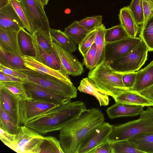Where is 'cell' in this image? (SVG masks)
<instances>
[{"instance_id": "obj_6", "label": "cell", "mask_w": 153, "mask_h": 153, "mask_svg": "<svg viewBox=\"0 0 153 153\" xmlns=\"http://www.w3.org/2000/svg\"><path fill=\"white\" fill-rule=\"evenodd\" d=\"M153 131V124L143 118L127 123L112 125L111 131L107 140L110 143L127 140L138 134Z\"/></svg>"}, {"instance_id": "obj_38", "label": "cell", "mask_w": 153, "mask_h": 153, "mask_svg": "<svg viewBox=\"0 0 153 153\" xmlns=\"http://www.w3.org/2000/svg\"><path fill=\"white\" fill-rule=\"evenodd\" d=\"M128 7L137 24L142 25L143 22V0H131Z\"/></svg>"}, {"instance_id": "obj_50", "label": "cell", "mask_w": 153, "mask_h": 153, "mask_svg": "<svg viewBox=\"0 0 153 153\" xmlns=\"http://www.w3.org/2000/svg\"><path fill=\"white\" fill-rule=\"evenodd\" d=\"M10 3V0H0V9L7 5Z\"/></svg>"}, {"instance_id": "obj_2", "label": "cell", "mask_w": 153, "mask_h": 153, "mask_svg": "<svg viewBox=\"0 0 153 153\" xmlns=\"http://www.w3.org/2000/svg\"><path fill=\"white\" fill-rule=\"evenodd\" d=\"M85 109L86 105L82 101L71 102L52 108L25 125L45 134L60 130Z\"/></svg>"}, {"instance_id": "obj_24", "label": "cell", "mask_w": 153, "mask_h": 153, "mask_svg": "<svg viewBox=\"0 0 153 153\" xmlns=\"http://www.w3.org/2000/svg\"><path fill=\"white\" fill-rule=\"evenodd\" d=\"M0 65L17 71L27 68L21 56L9 52L0 47Z\"/></svg>"}, {"instance_id": "obj_1", "label": "cell", "mask_w": 153, "mask_h": 153, "mask_svg": "<svg viewBox=\"0 0 153 153\" xmlns=\"http://www.w3.org/2000/svg\"><path fill=\"white\" fill-rule=\"evenodd\" d=\"M98 108L85 109L76 118L59 130V141L64 153H77L79 143L91 129L104 122Z\"/></svg>"}, {"instance_id": "obj_44", "label": "cell", "mask_w": 153, "mask_h": 153, "mask_svg": "<svg viewBox=\"0 0 153 153\" xmlns=\"http://www.w3.org/2000/svg\"><path fill=\"white\" fill-rule=\"evenodd\" d=\"M0 72H3L21 79L22 81L27 79V76L25 74L1 65H0Z\"/></svg>"}, {"instance_id": "obj_49", "label": "cell", "mask_w": 153, "mask_h": 153, "mask_svg": "<svg viewBox=\"0 0 153 153\" xmlns=\"http://www.w3.org/2000/svg\"><path fill=\"white\" fill-rule=\"evenodd\" d=\"M22 82V80L8 74L0 72V82Z\"/></svg>"}, {"instance_id": "obj_11", "label": "cell", "mask_w": 153, "mask_h": 153, "mask_svg": "<svg viewBox=\"0 0 153 153\" xmlns=\"http://www.w3.org/2000/svg\"><path fill=\"white\" fill-rule=\"evenodd\" d=\"M20 153H39L45 137L25 125L20 126L16 134Z\"/></svg>"}, {"instance_id": "obj_43", "label": "cell", "mask_w": 153, "mask_h": 153, "mask_svg": "<svg viewBox=\"0 0 153 153\" xmlns=\"http://www.w3.org/2000/svg\"><path fill=\"white\" fill-rule=\"evenodd\" d=\"M122 81L125 87L128 90L131 89L136 81L137 72H131L122 73Z\"/></svg>"}, {"instance_id": "obj_25", "label": "cell", "mask_w": 153, "mask_h": 153, "mask_svg": "<svg viewBox=\"0 0 153 153\" xmlns=\"http://www.w3.org/2000/svg\"><path fill=\"white\" fill-rule=\"evenodd\" d=\"M128 140L143 153H153V131L138 134Z\"/></svg>"}, {"instance_id": "obj_39", "label": "cell", "mask_w": 153, "mask_h": 153, "mask_svg": "<svg viewBox=\"0 0 153 153\" xmlns=\"http://www.w3.org/2000/svg\"><path fill=\"white\" fill-rule=\"evenodd\" d=\"M0 139L11 149L17 153H20L17 144L16 134H10L0 128Z\"/></svg>"}, {"instance_id": "obj_18", "label": "cell", "mask_w": 153, "mask_h": 153, "mask_svg": "<svg viewBox=\"0 0 153 153\" xmlns=\"http://www.w3.org/2000/svg\"><path fill=\"white\" fill-rule=\"evenodd\" d=\"M18 100L4 88L0 87V106L20 126L18 110Z\"/></svg>"}, {"instance_id": "obj_27", "label": "cell", "mask_w": 153, "mask_h": 153, "mask_svg": "<svg viewBox=\"0 0 153 153\" xmlns=\"http://www.w3.org/2000/svg\"><path fill=\"white\" fill-rule=\"evenodd\" d=\"M18 39L21 56H35L32 35L22 28L18 32Z\"/></svg>"}, {"instance_id": "obj_15", "label": "cell", "mask_w": 153, "mask_h": 153, "mask_svg": "<svg viewBox=\"0 0 153 153\" xmlns=\"http://www.w3.org/2000/svg\"><path fill=\"white\" fill-rule=\"evenodd\" d=\"M21 57L27 68L51 76L65 82L72 83L68 75L44 64L37 60L35 56L22 55Z\"/></svg>"}, {"instance_id": "obj_7", "label": "cell", "mask_w": 153, "mask_h": 153, "mask_svg": "<svg viewBox=\"0 0 153 153\" xmlns=\"http://www.w3.org/2000/svg\"><path fill=\"white\" fill-rule=\"evenodd\" d=\"M59 106L60 105L30 99L18 100V110L20 125H25L29 121Z\"/></svg>"}, {"instance_id": "obj_9", "label": "cell", "mask_w": 153, "mask_h": 153, "mask_svg": "<svg viewBox=\"0 0 153 153\" xmlns=\"http://www.w3.org/2000/svg\"><path fill=\"white\" fill-rule=\"evenodd\" d=\"M112 125L104 122L89 131L81 141L77 153H90L107 140Z\"/></svg>"}, {"instance_id": "obj_37", "label": "cell", "mask_w": 153, "mask_h": 153, "mask_svg": "<svg viewBox=\"0 0 153 153\" xmlns=\"http://www.w3.org/2000/svg\"><path fill=\"white\" fill-rule=\"evenodd\" d=\"M33 39L37 44L43 50L49 53L54 51L51 39L38 31L32 34Z\"/></svg>"}, {"instance_id": "obj_53", "label": "cell", "mask_w": 153, "mask_h": 153, "mask_svg": "<svg viewBox=\"0 0 153 153\" xmlns=\"http://www.w3.org/2000/svg\"><path fill=\"white\" fill-rule=\"evenodd\" d=\"M38 0L39 1V0Z\"/></svg>"}, {"instance_id": "obj_51", "label": "cell", "mask_w": 153, "mask_h": 153, "mask_svg": "<svg viewBox=\"0 0 153 153\" xmlns=\"http://www.w3.org/2000/svg\"><path fill=\"white\" fill-rule=\"evenodd\" d=\"M42 4L44 7L48 3L49 0H39Z\"/></svg>"}, {"instance_id": "obj_30", "label": "cell", "mask_w": 153, "mask_h": 153, "mask_svg": "<svg viewBox=\"0 0 153 153\" xmlns=\"http://www.w3.org/2000/svg\"><path fill=\"white\" fill-rule=\"evenodd\" d=\"M0 87L4 88L19 100L30 99L25 91L22 82H0Z\"/></svg>"}, {"instance_id": "obj_8", "label": "cell", "mask_w": 153, "mask_h": 153, "mask_svg": "<svg viewBox=\"0 0 153 153\" xmlns=\"http://www.w3.org/2000/svg\"><path fill=\"white\" fill-rule=\"evenodd\" d=\"M22 82L26 94L30 99L53 103L58 105L71 102V98L55 93L32 82L25 80Z\"/></svg>"}, {"instance_id": "obj_22", "label": "cell", "mask_w": 153, "mask_h": 153, "mask_svg": "<svg viewBox=\"0 0 153 153\" xmlns=\"http://www.w3.org/2000/svg\"><path fill=\"white\" fill-rule=\"evenodd\" d=\"M18 32L0 28V47L5 50L21 56L18 39Z\"/></svg>"}, {"instance_id": "obj_46", "label": "cell", "mask_w": 153, "mask_h": 153, "mask_svg": "<svg viewBox=\"0 0 153 153\" xmlns=\"http://www.w3.org/2000/svg\"><path fill=\"white\" fill-rule=\"evenodd\" d=\"M90 153H112L111 143L106 140L92 150Z\"/></svg>"}, {"instance_id": "obj_20", "label": "cell", "mask_w": 153, "mask_h": 153, "mask_svg": "<svg viewBox=\"0 0 153 153\" xmlns=\"http://www.w3.org/2000/svg\"><path fill=\"white\" fill-rule=\"evenodd\" d=\"M32 39L35 52V57L36 59L44 64L53 69L61 71L65 74L54 49L52 53H49L42 49L37 44L33 36Z\"/></svg>"}, {"instance_id": "obj_14", "label": "cell", "mask_w": 153, "mask_h": 153, "mask_svg": "<svg viewBox=\"0 0 153 153\" xmlns=\"http://www.w3.org/2000/svg\"><path fill=\"white\" fill-rule=\"evenodd\" d=\"M0 28L17 32L24 28L22 21L10 2L0 9Z\"/></svg>"}, {"instance_id": "obj_45", "label": "cell", "mask_w": 153, "mask_h": 153, "mask_svg": "<svg viewBox=\"0 0 153 153\" xmlns=\"http://www.w3.org/2000/svg\"><path fill=\"white\" fill-rule=\"evenodd\" d=\"M143 22L141 26L146 23L150 17L153 15V8L146 0H143Z\"/></svg>"}, {"instance_id": "obj_13", "label": "cell", "mask_w": 153, "mask_h": 153, "mask_svg": "<svg viewBox=\"0 0 153 153\" xmlns=\"http://www.w3.org/2000/svg\"><path fill=\"white\" fill-rule=\"evenodd\" d=\"M52 45L65 74L76 76L83 72L82 64L72 53L65 50L54 42H52Z\"/></svg>"}, {"instance_id": "obj_28", "label": "cell", "mask_w": 153, "mask_h": 153, "mask_svg": "<svg viewBox=\"0 0 153 153\" xmlns=\"http://www.w3.org/2000/svg\"><path fill=\"white\" fill-rule=\"evenodd\" d=\"M97 33L94 41L96 46L95 66L101 64L105 60V52L106 42L105 35L106 28L102 24L96 28Z\"/></svg>"}, {"instance_id": "obj_26", "label": "cell", "mask_w": 153, "mask_h": 153, "mask_svg": "<svg viewBox=\"0 0 153 153\" xmlns=\"http://www.w3.org/2000/svg\"><path fill=\"white\" fill-rule=\"evenodd\" d=\"M51 37L54 42L66 51L72 53L76 49V44L64 32L60 30L52 29L50 30Z\"/></svg>"}, {"instance_id": "obj_4", "label": "cell", "mask_w": 153, "mask_h": 153, "mask_svg": "<svg viewBox=\"0 0 153 153\" xmlns=\"http://www.w3.org/2000/svg\"><path fill=\"white\" fill-rule=\"evenodd\" d=\"M26 75L28 80L34 82L57 94L72 98L76 97L77 90L72 83L29 69L18 71Z\"/></svg>"}, {"instance_id": "obj_32", "label": "cell", "mask_w": 153, "mask_h": 153, "mask_svg": "<svg viewBox=\"0 0 153 153\" xmlns=\"http://www.w3.org/2000/svg\"><path fill=\"white\" fill-rule=\"evenodd\" d=\"M20 126L0 106V128L13 134H16Z\"/></svg>"}, {"instance_id": "obj_36", "label": "cell", "mask_w": 153, "mask_h": 153, "mask_svg": "<svg viewBox=\"0 0 153 153\" xmlns=\"http://www.w3.org/2000/svg\"><path fill=\"white\" fill-rule=\"evenodd\" d=\"M111 147L112 153H143L128 140L113 143Z\"/></svg>"}, {"instance_id": "obj_41", "label": "cell", "mask_w": 153, "mask_h": 153, "mask_svg": "<svg viewBox=\"0 0 153 153\" xmlns=\"http://www.w3.org/2000/svg\"><path fill=\"white\" fill-rule=\"evenodd\" d=\"M96 33V28L91 31L79 45V50L83 56L87 53L92 45L94 43Z\"/></svg>"}, {"instance_id": "obj_21", "label": "cell", "mask_w": 153, "mask_h": 153, "mask_svg": "<svg viewBox=\"0 0 153 153\" xmlns=\"http://www.w3.org/2000/svg\"><path fill=\"white\" fill-rule=\"evenodd\" d=\"M114 100L115 102L142 105L144 107L153 106V102L142 95L137 92L130 90L122 92Z\"/></svg>"}, {"instance_id": "obj_10", "label": "cell", "mask_w": 153, "mask_h": 153, "mask_svg": "<svg viewBox=\"0 0 153 153\" xmlns=\"http://www.w3.org/2000/svg\"><path fill=\"white\" fill-rule=\"evenodd\" d=\"M21 0L32 20L33 33L38 31L51 38V27L44 6L38 0Z\"/></svg>"}, {"instance_id": "obj_47", "label": "cell", "mask_w": 153, "mask_h": 153, "mask_svg": "<svg viewBox=\"0 0 153 153\" xmlns=\"http://www.w3.org/2000/svg\"><path fill=\"white\" fill-rule=\"evenodd\" d=\"M140 117L144 119L153 124V107H148L140 114Z\"/></svg>"}, {"instance_id": "obj_16", "label": "cell", "mask_w": 153, "mask_h": 153, "mask_svg": "<svg viewBox=\"0 0 153 153\" xmlns=\"http://www.w3.org/2000/svg\"><path fill=\"white\" fill-rule=\"evenodd\" d=\"M144 107L142 105L115 102L107 108L106 112L108 117L111 119L134 117L140 115L144 111Z\"/></svg>"}, {"instance_id": "obj_17", "label": "cell", "mask_w": 153, "mask_h": 153, "mask_svg": "<svg viewBox=\"0 0 153 153\" xmlns=\"http://www.w3.org/2000/svg\"><path fill=\"white\" fill-rule=\"evenodd\" d=\"M78 89L81 92L94 96L98 100L100 106H106L109 104V96L102 91L88 77L83 78L81 80Z\"/></svg>"}, {"instance_id": "obj_31", "label": "cell", "mask_w": 153, "mask_h": 153, "mask_svg": "<svg viewBox=\"0 0 153 153\" xmlns=\"http://www.w3.org/2000/svg\"><path fill=\"white\" fill-rule=\"evenodd\" d=\"M90 31L84 28L79 25L78 21L75 20L65 28L64 32L79 45Z\"/></svg>"}, {"instance_id": "obj_19", "label": "cell", "mask_w": 153, "mask_h": 153, "mask_svg": "<svg viewBox=\"0 0 153 153\" xmlns=\"http://www.w3.org/2000/svg\"><path fill=\"white\" fill-rule=\"evenodd\" d=\"M121 25L128 36L136 37L140 32V27L137 23L130 10L127 7H124L120 10L118 15Z\"/></svg>"}, {"instance_id": "obj_33", "label": "cell", "mask_w": 153, "mask_h": 153, "mask_svg": "<svg viewBox=\"0 0 153 153\" xmlns=\"http://www.w3.org/2000/svg\"><path fill=\"white\" fill-rule=\"evenodd\" d=\"M139 37L147 45L149 51H153V15L141 27Z\"/></svg>"}, {"instance_id": "obj_34", "label": "cell", "mask_w": 153, "mask_h": 153, "mask_svg": "<svg viewBox=\"0 0 153 153\" xmlns=\"http://www.w3.org/2000/svg\"><path fill=\"white\" fill-rule=\"evenodd\" d=\"M128 36L126 32L120 24L105 30V38L106 43L118 41Z\"/></svg>"}, {"instance_id": "obj_5", "label": "cell", "mask_w": 153, "mask_h": 153, "mask_svg": "<svg viewBox=\"0 0 153 153\" xmlns=\"http://www.w3.org/2000/svg\"><path fill=\"white\" fill-rule=\"evenodd\" d=\"M148 49L142 40L126 55L110 63L115 71L121 73L138 71L147 60Z\"/></svg>"}, {"instance_id": "obj_52", "label": "cell", "mask_w": 153, "mask_h": 153, "mask_svg": "<svg viewBox=\"0 0 153 153\" xmlns=\"http://www.w3.org/2000/svg\"><path fill=\"white\" fill-rule=\"evenodd\" d=\"M153 8V0H146Z\"/></svg>"}, {"instance_id": "obj_40", "label": "cell", "mask_w": 153, "mask_h": 153, "mask_svg": "<svg viewBox=\"0 0 153 153\" xmlns=\"http://www.w3.org/2000/svg\"><path fill=\"white\" fill-rule=\"evenodd\" d=\"M102 16L87 17L78 21L79 24L85 29L89 31L97 27L102 24Z\"/></svg>"}, {"instance_id": "obj_29", "label": "cell", "mask_w": 153, "mask_h": 153, "mask_svg": "<svg viewBox=\"0 0 153 153\" xmlns=\"http://www.w3.org/2000/svg\"><path fill=\"white\" fill-rule=\"evenodd\" d=\"M16 13L22 21L24 28L31 34L33 33L32 20L21 0H10Z\"/></svg>"}, {"instance_id": "obj_12", "label": "cell", "mask_w": 153, "mask_h": 153, "mask_svg": "<svg viewBox=\"0 0 153 153\" xmlns=\"http://www.w3.org/2000/svg\"><path fill=\"white\" fill-rule=\"evenodd\" d=\"M140 37L128 36L118 41L106 43L105 60L110 63L124 56L141 41Z\"/></svg>"}, {"instance_id": "obj_42", "label": "cell", "mask_w": 153, "mask_h": 153, "mask_svg": "<svg viewBox=\"0 0 153 153\" xmlns=\"http://www.w3.org/2000/svg\"><path fill=\"white\" fill-rule=\"evenodd\" d=\"M96 45L94 43L87 53L83 56V63L89 70H91L96 67Z\"/></svg>"}, {"instance_id": "obj_3", "label": "cell", "mask_w": 153, "mask_h": 153, "mask_svg": "<svg viewBox=\"0 0 153 153\" xmlns=\"http://www.w3.org/2000/svg\"><path fill=\"white\" fill-rule=\"evenodd\" d=\"M122 73L115 71L110 63L104 60L91 70L88 77L92 80L103 92L114 99L122 92L129 90L124 86Z\"/></svg>"}, {"instance_id": "obj_35", "label": "cell", "mask_w": 153, "mask_h": 153, "mask_svg": "<svg viewBox=\"0 0 153 153\" xmlns=\"http://www.w3.org/2000/svg\"><path fill=\"white\" fill-rule=\"evenodd\" d=\"M40 153H64L59 141L52 136L45 137L40 147Z\"/></svg>"}, {"instance_id": "obj_48", "label": "cell", "mask_w": 153, "mask_h": 153, "mask_svg": "<svg viewBox=\"0 0 153 153\" xmlns=\"http://www.w3.org/2000/svg\"><path fill=\"white\" fill-rule=\"evenodd\" d=\"M137 92L153 102V84Z\"/></svg>"}, {"instance_id": "obj_23", "label": "cell", "mask_w": 153, "mask_h": 153, "mask_svg": "<svg viewBox=\"0 0 153 153\" xmlns=\"http://www.w3.org/2000/svg\"><path fill=\"white\" fill-rule=\"evenodd\" d=\"M153 84V60L146 67L137 72L135 83L130 90L138 92Z\"/></svg>"}]
</instances>
